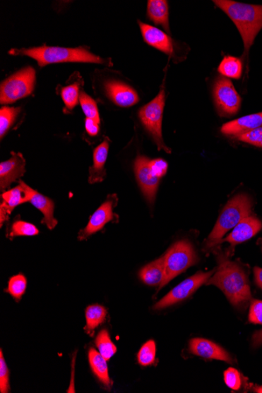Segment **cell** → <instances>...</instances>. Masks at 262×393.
Returning a JSON list of instances; mask_svg holds the SVG:
<instances>
[{"label": "cell", "instance_id": "cell-1", "mask_svg": "<svg viewBox=\"0 0 262 393\" xmlns=\"http://www.w3.org/2000/svg\"><path fill=\"white\" fill-rule=\"evenodd\" d=\"M218 268L207 285H215L220 289L230 303L237 308L245 307L251 299L249 279L244 270L223 255H219Z\"/></svg>", "mask_w": 262, "mask_h": 393}, {"label": "cell", "instance_id": "cell-2", "mask_svg": "<svg viewBox=\"0 0 262 393\" xmlns=\"http://www.w3.org/2000/svg\"><path fill=\"white\" fill-rule=\"evenodd\" d=\"M9 54L28 56L37 61L40 67L65 62L95 63L109 66L112 64L110 60L99 57L84 47L68 48L42 46L28 49H11Z\"/></svg>", "mask_w": 262, "mask_h": 393}, {"label": "cell", "instance_id": "cell-3", "mask_svg": "<svg viewBox=\"0 0 262 393\" xmlns=\"http://www.w3.org/2000/svg\"><path fill=\"white\" fill-rule=\"evenodd\" d=\"M213 2L234 23L242 35L245 53L249 54L254 39L262 29V6L231 0H215Z\"/></svg>", "mask_w": 262, "mask_h": 393}, {"label": "cell", "instance_id": "cell-4", "mask_svg": "<svg viewBox=\"0 0 262 393\" xmlns=\"http://www.w3.org/2000/svg\"><path fill=\"white\" fill-rule=\"evenodd\" d=\"M251 207V200L246 194H239L230 200L208 238L206 248H214L221 243L228 231L235 228L246 217L250 216Z\"/></svg>", "mask_w": 262, "mask_h": 393}, {"label": "cell", "instance_id": "cell-5", "mask_svg": "<svg viewBox=\"0 0 262 393\" xmlns=\"http://www.w3.org/2000/svg\"><path fill=\"white\" fill-rule=\"evenodd\" d=\"M165 257V279L159 291L173 279L198 262V258L192 243L186 241L175 243Z\"/></svg>", "mask_w": 262, "mask_h": 393}, {"label": "cell", "instance_id": "cell-6", "mask_svg": "<svg viewBox=\"0 0 262 393\" xmlns=\"http://www.w3.org/2000/svg\"><path fill=\"white\" fill-rule=\"evenodd\" d=\"M165 100V85H162L158 95L140 109L138 116L141 123L157 144L158 150H165L167 153H171L172 150L165 145L162 135V114H164Z\"/></svg>", "mask_w": 262, "mask_h": 393}, {"label": "cell", "instance_id": "cell-7", "mask_svg": "<svg viewBox=\"0 0 262 393\" xmlns=\"http://www.w3.org/2000/svg\"><path fill=\"white\" fill-rule=\"evenodd\" d=\"M35 79V69L30 66L8 77L0 85V103L11 104L30 96L33 92Z\"/></svg>", "mask_w": 262, "mask_h": 393}, {"label": "cell", "instance_id": "cell-8", "mask_svg": "<svg viewBox=\"0 0 262 393\" xmlns=\"http://www.w3.org/2000/svg\"><path fill=\"white\" fill-rule=\"evenodd\" d=\"M214 272L215 270L208 272H198L194 276L184 280L183 282L169 291L165 298L155 303L153 310H160L189 298L203 284H207L210 277L213 275Z\"/></svg>", "mask_w": 262, "mask_h": 393}, {"label": "cell", "instance_id": "cell-9", "mask_svg": "<svg viewBox=\"0 0 262 393\" xmlns=\"http://www.w3.org/2000/svg\"><path fill=\"white\" fill-rule=\"evenodd\" d=\"M214 97L219 115L229 117L237 114L242 97L230 80L224 76L218 77L215 83Z\"/></svg>", "mask_w": 262, "mask_h": 393}, {"label": "cell", "instance_id": "cell-10", "mask_svg": "<svg viewBox=\"0 0 262 393\" xmlns=\"http://www.w3.org/2000/svg\"><path fill=\"white\" fill-rule=\"evenodd\" d=\"M117 202V195H109L107 200L91 215L86 228L80 231L78 240H87L90 236L101 231L106 224L113 221L117 217V214L113 213V208L116 207Z\"/></svg>", "mask_w": 262, "mask_h": 393}, {"label": "cell", "instance_id": "cell-11", "mask_svg": "<svg viewBox=\"0 0 262 393\" xmlns=\"http://www.w3.org/2000/svg\"><path fill=\"white\" fill-rule=\"evenodd\" d=\"M150 162L148 157L138 156L134 162V172L145 198L150 205H153L160 179L151 173Z\"/></svg>", "mask_w": 262, "mask_h": 393}, {"label": "cell", "instance_id": "cell-12", "mask_svg": "<svg viewBox=\"0 0 262 393\" xmlns=\"http://www.w3.org/2000/svg\"><path fill=\"white\" fill-rule=\"evenodd\" d=\"M19 184L24 189L28 202H31L44 214V217L42 220V223L46 224L49 229H54L58 224V221L54 217V202L47 196L27 186L23 181H19Z\"/></svg>", "mask_w": 262, "mask_h": 393}, {"label": "cell", "instance_id": "cell-13", "mask_svg": "<svg viewBox=\"0 0 262 393\" xmlns=\"http://www.w3.org/2000/svg\"><path fill=\"white\" fill-rule=\"evenodd\" d=\"M11 158L0 164V188H7L23 176L25 173V159L20 152H11Z\"/></svg>", "mask_w": 262, "mask_h": 393}, {"label": "cell", "instance_id": "cell-14", "mask_svg": "<svg viewBox=\"0 0 262 393\" xmlns=\"http://www.w3.org/2000/svg\"><path fill=\"white\" fill-rule=\"evenodd\" d=\"M105 89L110 99L119 107H131L139 102L136 90L124 83L109 80L105 83Z\"/></svg>", "mask_w": 262, "mask_h": 393}, {"label": "cell", "instance_id": "cell-15", "mask_svg": "<svg viewBox=\"0 0 262 393\" xmlns=\"http://www.w3.org/2000/svg\"><path fill=\"white\" fill-rule=\"evenodd\" d=\"M189 350L193 354L205 358V359L233 363L232 358L224 349L208 339H193L191 340Z\"/></svg>", "mask_w": 262, "mask_h": 393}, {"label": "cell", "instance_id": "cell-16", "mask_svg": "<svg viewBox=\"0 0 262 393\" xmlns=\"http://www.w3.org/2000/svg\"><path fill=\"white\" fill-rule=\"evenodd\" d=\"M138 24L145 43L169 56L174 55V42L167 34L141 20Z\"/></svg>", "mask_w": 262, "mask_h": 393}, {"label": "cell", "instance_id": "cell-17", "mask_svg": "<svg viewBox=\"0 0 262 393\" xmlns=\"http://www.w3.org/2000/svg\"><path fill=\"white\" fill-rule=\"evenodd\" d=\"M262 228L261 222L254 216H247L240 221L232 233L222 241L228 242L232 248L239 243L250 240L256 236Z\"/></svg>", "mask_w": 262, "mask_h": 393}, {"label": "cell", "instance_id": "cell-18", "mask_svg": "<svg viewBox=\"0 0 262 393\" xmlns=\"http://www.w3.org/2000/svg\"><path fill=\"white\" fill-rule=\"evenodd\" d=\"M262 112L259 114L246 116L235 119L222 126L221 131L223 135L227 136H237L244 134L246 132L261 128Z\"/></svg>", "mask_w": 262, "mask_h": 393}, {"label": "cell", "instance_id": "cell-19", "mask_svg": "<svg viewBox=\"0 0 262 393\" xmlns=\"http://www.w3.org/2000/svg\"><path fill=\"white\" fill-rule=\"evenodd\" d=\"M109 149V140L106 138L94 151L93 166L90 167L89 182L90 184L102 182L106 177L105 164L107 160Z\"/></svg>", "mask_w": 262, "mask_h": 393}, {"label": "cell", "instance_id": "cell-20", "mask_svg": "<svg viewBox=\"0 0 262 393\" xmlns=\"http://www.w3.org/2000/svg\"><path fill=\"white\" fill-rule=\"evenodd\" d=\"M141 282L148 286H160L165 279V257L145 266L139 272Z\"/></svg>", "mask_w": 262, "mask_h": 393}, {"label": "cell", "instance_id": "cell-21", "mask_svg": "<svg viewBox=\"0 0 262 393\" xmlns=\"http://www.w3.org/2000/svg\"><path fill=\"white\" fill-rule=\"evenodd\" d=\"M88 359L92 371L97 377L98 380L105 386V387L110 390L112 382L109 375V368L107 361L97 352L94 348H91L88 352Z\"/></svg>", "mask_w": 262, "mask_h": 393}, {"label": "cell", "instance_id": "cell-22", "mask_svg": "<svg viewBox=\"0 0 262 393\" xmlns=\"http://www.w3.org/2000/svg\"><path fill=\"white\" fill-rule=\"evenodd\" d=\"M147 16L155 25H162L169 34V6L165 0H150L148 1Z\"/></svg>", "mask_w": 262, "mask_h": 393}, {"label": "cell", "instance_id": "cell-23", "mask_svg": "<svg viewBox=\"0 0 262 393\" xmlns=\"http://www.w3.org/2000/svg\"><path fill=\"white\" fill-rule=\"evenodd\" d=\"M85 315L87 321L86 327H84L85 332L92 337L94 336L97 327L105 321L107 310L102 306L92 305L87 308Z\"/></svg>", "mask_w": 262, "mask_h": 393}, {"label": "cell", "instance_id": "cell-24", "mask_svg": "<svg viewBox=\"0 0 262 393\" xmlns=\"http://www.w3.org/2000/svg\"><path fill=\"white\" fill-rule=\"evenodd\" d=\"M2 199L1 207H4L9 214L12 213L14 208L28 202L24 189L20 184L11 191L4 192Z\"/></svg>", "mask_w": 262, "mask_h": 393}, {"label": "cell", "instance_id": "cell-25", "mask_svg": "<svg viewBox=\"0 0 262 393\" xmlns=\"http://www.w3.org/2000/svg\"><path fill=\"white\" fill-rule=\"evenodd\" d=\"M218 72L226 78L239 80L243 74V61L232 56H227L220 63Z\"/></svg>", "mask_w": 262, "mask_h": 393}, {"label": "cell", "instance_id": "cell-26", "mask_svg": "<svg viewBox=\"0 0 262 393\" xmlns=\"http://www.w3.org/2000/svg\"><path fill=\"white\" fill-rule=\"evenodd\" d=\"M81 81H82L81 78L79 81L76 80L66 87H61L60 93L62 100L69 110H73L80 101L83 84V83H81Z\"/></svg>", "mask_w": 262, "mask_h": 393}, {"label": "cell", "instance_id": "cell-27", "mask_svg": "<svg viewBox=\"0 0 262 393\" xmlns=\"http://www.w3.org/2000/svg\"><path fill=\"white\" fill-rule=\"evenodd\" d=\"M95 345L99 353H100L107 361L116 354L117 351V346L111 340L107 329H102V331L99 332L95 339Z\"/></svg>", "mask_w": 262, "mask_h": 393}, {"label": "cell", "instance_id": "cell-28", "mask_svg": "<svg viewBox=\"0 0 262 393\" xmlns=\"http://www.w3.org/2000/svg\"><path fill=\"white\" fill-rule=\"evenodd\" d=\"M20 111V108L2 107L0 109V136L1 139L16 122Z\"/></svg>", "mask_w": 262, "mask_h": 393}, {"label": "cell", "instance_id": "cell-29", "mask_svg": "<svg viewBox=\"0 0 262 393\" xmlns=\"http://www.w3.org/2000/svg\"><path fill=\"white\" fill-rule=\"evenodd\" d=\"M157 345L153 340L148 341L138 353V362L143 367L150 366L155 361Z\"/></svg>", "mask_w": 262, "mask_h": 393}, {"label": "cell", "instance_id": "cell-30", "mask_svg": "<svg viewBox=\"0 0 262 393\" xmlns=\"http://www.w3.org/2000/svg\"><path fill=\"white\" fill-rule=\"evenodd\" d=\"M80 103L85 116L88 119H94V121L100 123V116H99L95 101L88 94L85 93L83 89L80 95Z\"/></svg>", "mask_w": 262, "mask_h": 393}, {"label": "cell", "instance_id": "cell-31", "mask_svg": "<svg viewBox=\"0 0 262 393\" xmlns=\"http://www.w3.org/2000/svg\"><path fill=\"white\" fill-rule=\"evenodd\" d=\"M27 287V279L23 274H18L11 277L9 280L8 287L6 292L17 301H20L24 296Z\"/></svg>", "mask_w": 262, "mask_h": 393}, {"label": "cell", "instance_id": "cell-32", "mask_svg": "<svg viewBox=\"0 0 262 393\" xmlns=\"http://www.w3.org/2000/svg\"><path fill=\"white\" fill-rule=\"evenodd\" d=\"M40 234L39 229L31 223L23 221H16L12 224L10 238L16 236H33Z\"/></svg>", "mask_w": 262, "mask_h": 393}, {"label": "cell", "instance_id": "cell-33", "mask_svg": "<svg viewBox=\"0 0 262 393\" xmlns=\"http://www.w3.org/2000/svg\"><path fill=\"white\" fill-rule=\"evenodd\" d=\"M224 381L226 385L232 390H239L242 386V377L239 372L230 368L224 372Z\"/></svg>", "mask_w": 262, "mask_h": 393}, {"label": "cell", "instance_id": "cell-34", "mask_svg": "<svg viewBox=\"0 0 262 393\" xmlns=\"http://www.w3.org/2000/svg\"><path fill=\"white\" fill-rule=\"evenodd\" d=\"M239 141L262 148V128H258L235 137Z\"/></svg>", "mask_w": 262, "mask_h": 393}, {"label": "cell", "instance_id": "cell-35", "mask_svg": "<svg viewBox=\"0 0 262 393\" xmlns=\"http://www.w3.org/2000/svg\"><path fill=\"white\" fill-rule=\"evenodd\" d=\"M0 392H10L9 370L6 366L2 350L0 352Z\"/></svg>", "mask_w": 262, "mask_h": 393}, {"label": "cell", "instance_id": "cell-36", "mask_svg": "<svg viewBox=\"0 0 262 393\" xmlns=\"http://www.w3.org/2000/svg\"><path fill=\"white\" fill-rule=\"evenodd\" d=\"M150 168L154 176L160 179L166 174L168 164L165 159H155L150 160Z\"/></svg>", "mask_w": 262, "mask_h": 393}, {"label": "cell", "instance_id": "cell-37", "mask_svg": "<svg viewBox=\"0 0 262 393\" xmlns=\"http://www.w3.org/2000/svg\"><path fill=\"white\" fill-rule=\"evenodd\" d=\"M249 321L254 325H262V301H252L249 312Z\"/></svg>", "mask_w": 262, "mask_h": 393}, {"label": "cell", "instance_id": "cell-38", "mask_svg": "<svg viewBox=\"0 0 262 393\" xmlns=\"http://www.w3.org/2000/svg\"><path fill=\"white\" fill-rule=\"evenodd\" d=\"M85 128L90 136H97L100 131V123H98L94 119H86L85 121Z\"/></svg>", "mask_w": 262, "mask_h": 393}, {"label": "cell", "instance_id": "cell-39", "mask_svg": "<svg viewBox=\"0 0 262 393\" xmlns=\"http://www.w3.org/2000/svg\"><path fill=\"white\" fill-rule=\"evenodd\" d=\"M252 341L254 348L259 347L262 345V329L254 334Z\"/></svg>", "mask_w": 262, "mask_h": 393}, {"label": "cell", "instance_id": "cell-40", "mask_svg": "<svg viewBox=\"0 0 262 393\" xmlns=\"http://www.w3.org/2000/svg\"><path fill=\"white\" fill-rule=\"evenodd\" d=\"M254 279H256V284L262 290V269L256 267L254 269Z\"/></svg>", "mask_w": 262, "mask_h": 393}, {"label": "cell", "instance_id": "cell-41", "mask_svg": "<svg viewBox=\"0 0 262 393\" xmlns=\"http://www.w3.org/2000/svg\"><path fill=\"white\" fill-rule=\"evenodd\" d=\"M0 222H1V226H3V224L5 221L8 220L9 219V214L7 213L6 210L4 208L0 207Z\"/></svg>", "mask_w": 262, "mask_h": 393}, {"label": "cell", "instance_id": "cell-42", "mask_svg": "<svg viewBox=\"0 0 262 393\" xmlns=\"http://www.w3.org/2000/svg\"><path fill=\"white\" fill-rule=\"evenodd\" d=\"M253 389H254V391L256 392L262 393V385H260V386H258V385L254 386V387Z\"/></svg>", "mask_w": 262, "mask_h": 393}]
</instances>
